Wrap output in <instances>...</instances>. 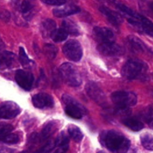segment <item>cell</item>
<instances>
[{"mask_svg": "<svg viewBox=\"0 0 153 153\" xmlns=\"http://www.w3.org/2000/svg\"><path fill=\"white\" fill-rule=\"evenodd\" d=\"M100 142L113 153H126L130 148V140L115 130L104 131L100 134Z\"/></svg>", "mask_w": 153, "mask_h": 153, "instance_id": "1", "label": "cell"}, {"mask_svg": "<svg viewBox=\"0 0 153 153\" xmlns=\"http://www.w3.org/2000/svg\"><path fill=\"white\" fill-rule=\"evenodd\" d=\"M148 70L147 64L138 59L128 60L122 68V75L128 80L142 77Z\"/></svg>", "mask_w": 153, "mask_h": 153, "instance_id": "2", "label": "cell"}, {"mask_svg": "<svg viewBox=\"0 0 153 153\" xmlns=\"http://www.w3.org/2000/svg\"><path fill=\"white\" fill-rule=\"evenodd\" d=\"M59 72L63 80L70 86L78 87L82 84V77L73 64L64 63L60 67Z\"/></svg>", "mask_w": 153, "mask_h": 153, "instance_id": "3", "label": "cell"}, {"mask_svg": "<svg viewBox=\"0 0 153 153\" xmlns=\"http://www.w3.org/2000/svg\"><path fill=\"white\" fill-rule=\"evenodd\" d=\"M62 100L65 105V113L70 117L79 120L83 117L84 115L86 114L87 111L85 108L71 96L67 94L63 95Z\"/></svg>", "mask_w": 153, "mask_h": 153, "instance_id": "4", "label": "cell"}, {"mask_svg": "<svg viewBox=\"0 0 153 153\" xmlns=\"http://www.w3.org/2000/svg\"><path fill=\"white\" fill-rule=\"evenodd\" d=\"M111 100L120 108H128L136 105L137 97L134 93L128 91H116L111 94Z\"/></svg>", "mask_w": 153, "mask_h": 153, "instance_id": "5", "label": "cell"}, {"mask_svg": "<svg viewBox=\"0 0 153 153\" xmlns=\"http://www.w3.org/2000/svg\"><path fill=\"white\" fill-rule=\"evenodd\" d=\"M63 52L68 59L77 62L81 60L83 55V50L80 43L76 40L67 41L63 46Z\"/></svg>", "mask_w": 153, "mask_h": 153, "instance_id": "6", "label": "cell"}, {"mask_svg": "<svg viewBox=\"0 0 153 153\" xmlns=\"http://www.w3.org/2000/svg\"><path fill=\"white\" fill-rule=\"evenodd\" d=\"M85 90L88 96L99 105H101L102 107H105L107 105V100H106L105 95L97 84L93 82H88L85 86Z\"/></svg>", "mask_w": 153, "mask_h": 153, "instance_id": "7", "label": "cell"}, {"mask_svg": "<svg viewBox=\"0 0 153 153\" xmlns=\"http://www.w3.org/2000/svg\"><path fill=\"white\" fill-rule=\"evenodd\" d=\"M21 108L13 102H4L0 104V119H12L20 114Z\"/></svg>", "mask_w": 153, "mask_h": 153, "instance_id": "8", "label": "cell"}, {"mask_svg": "<svg viewBox=\"0 0 153 153\" xmlns=\"http://www.w3.org/2000/svg\"><path fill=\"white\" fill-rule=\"evenodd\" d=\"M15 80L21 88L30 91L34 82V77L31 73L23 70H18L15 74Z\"/></svg>", "mask_w": 153, "mask_h": 153, "instance_id": "9", "label": "cell"}, {"mask_svg": "<svg viewBox=\"0 0 153 153\" xmlns=\"http://www.w3.org/2000/svg\"><path fill=\"white\" fill-rule=\"evenodd\" d=\"M94 35L100 43H115V36L113 31L105 27H95L94 28Z\"/></svg>", "mask_w": 153, "mask_h": 153, "instance_id": "10", "label": "cell"}, {"mask_svg": "<svg viewBox=\"0 0 153 153\" xmlns=\"http://www.w3.org/2000/svg\"><path fill=\"white\" fill-rule=\"evenodd\" d=\"M32 103L37 108H50L54 106V100L49 94L40 93L32 97Z\"/></svg>", "mask_w": 153, "mask_h": 153, "instance_id": "11", "label": "cell"}, {"mask_svg": "<svg viewBox=\"0 0 153 153\" xmlns=\"http://www.w3.org/2000/svg\"><path fill=\"white\" fill-rule=\"evenodd\" d=\"M97 49L100 53L106 56H118L123 55L124 52L122 47L115 43H100Z\"/></svg>", "mask_w": 153, "mask_h": 153, "instance_id": "12", "label": "cell"}, {"mask_svg": "<svg viewBox=\"0 0 153 153\" xmlns=\"http://www.w3.org/2000/svg\"><path fill=\"white\" fill-rule=\"evenodd\" d=\"M80 11V8L74 4H68L58 7L53 10V14L57 17H67L70 15L76 14Z\"/></svg>", "mask_w": 153, "mask_h": 153, "instance_id": "13", "label": "cell"}, {"mask_svg": "<svg viewBox=\"0 0 153 153\" xmlns=\"http://www.w3.org/2000/svg\"><path fill=\"white\" fill-rule=\"evenodd\" d=\"M100 10L102 14H104L107 17V19H108L111 23L114 24L115 25H118L122 23L123 19L119 13H116V12L111 10L110 8H108V7H104V6L100 7Z\"/></svg>", "mask_w": 153, "mask_h": 153, "instance_id": "14", "label": "cell"}, {"mask_svg": "<svg viewBox=\"0 0 153 153\" xmlns=\"http://www.w3.org/2000/svg\"><path fill=\"white\" fill-rule=\"evenodd\" d=\"M134 19H137L140 25V30L148 35L153 37V22L142 15L137 13Z\"/></svg>", "mask_w": 153, "mask_h": 153, "instance_id": "15", "label": "cell"}, {"mask_svg": "<svg viewBox=\"0 0 153 153\" xmlns=\"http://www.w3.org/2000/svg\"><path fill=\"white\" fill-rule=\"evenodd\" d=\"M55 29H56L55 22L50 19L44 20L40 25V33L43 37H51Z\"/></svg>", "mask_w": 153, "mask_h": 153, "instance_id": "16", "label": "cell"}, {"mask_svg": "<svg viewBox=\"0 0 153 153\" xmlns=\"http://www.w3.org/2000/svg\"><path fill=\"white\" fill-rule=\"evenodd\" d=\"M15 55L10 52H3L0 53V70L8 68L13 64Z\"/></svg>", "mask_w": 153, "mask_h": 153, "instance_id": "17", "label": "cell"}, {"mask_svg": "<svg viewBox=\"0 0 153 153\" xmlns=\"http://www.w3.org/2000/svg\"><path fill=\"white\" fill-rule=\"evenodd\" d=\"M58 128V122L56 120L49 121L43 127L41 132V137L43 139H46L52 136Z\"/></svg>", "mask_w": 153, "mask_h": 153, "instance_id": "18", "label": "cell"}, {"mask_svg": "<svg viewBox=\"0 0 153 153\" xmlns=\"http://www.w3.org/2000/svg\"><path fill=\"white\" fill-rule=\"evenodd\" d=\"M123 123L126 126H127L128 128L134 131H140V130H142L144 128L143 123L139 120L134 117L126 118L123 121Z\"/></svg>", "mask_w": 153, "mask_h": 153, "instance_id": "19", "label": "cell"}, {"mask_svg": "<svg viewBox=\"0 0 153 153\" xmlns=\"http://www.w3.org/2000/svg\"><path fill=\"white\" fill-rule=\"evenodd\" d=\"M62 28L67 32V34H70L72 35L77 36L80 34L78 25L76 22L70 19H64L62 22Z\"/></svg>", "mask_w": 153, "mask_h": 153, "instance_id": "20", "label": "cell"}, {"mask_svg": "<svg viewBox=\"0 0 153 153\" xmlns=\"http://www.w3.org/2000/svg\"><path fill=\"white\" fill-rule=\"evenodd\" d=\"M68 133L70 137L76 142H81L83 139V133L80 128L75 125H70L68 127Z\"/></svg>", "mask_w": 153, "mask_h": 153, "instance_id": "21", "label": "cell"}, {"mask_svg": "<svg viewBox=\"0 0 153 153\" xmlns=\"http://www.w3.org/2000/svg\"><path fill=\"white\" fill-rule=\"evenodd\" d=\"M128 43L131 45L132 49L136 52H143L145 49V45L143 44V41L134 36H129L128 37Z\"/></svg>", "mask_w": 153, "mask_h": 153, "instance_id": "22", "label": "cell"}, {"mask_svg": "<svg viewBox=\"0 0 153 153\" xmlns=\"http://www.w3.org/2000/svg\"><path fill=\"white\" fill-rule=\"evenodd\" d=\"M67 36H68V34L67 31L63 28H60L55 30V31L51 35V38L53 40V41L58 43V42H62L65 40L67 38Z\"/></svg>", "mask_w": 153, "mask_h": 153, "instance_id": "23", "label": "cell"}, {"mask_svg": "<svg viewBox=\"0 0 153 153\" xmlns=\"http://www.w3.org/2000/svg\"><path fill=\"white\" fill-rule=\"evenodd\" d=\"M19 61H20L21 64H22V66H24V67H26V68H31V67H32V66L34 65V62L28 58V55L25 53L23 47L19 48Z\"/></svg>", "mask_w": 153, "mask_h": 153, "instance_id": "24", "label": "cell"}, {"mask_svg": "<svg viewBox=\"0 0 153 153\" xmlns=\"http://www.w3.org/2000/svg\"><path fill=\"white\" fill-rule=\"evenodd\" d=\"M19 141V137L16 134L9 133L0 136V142L8 143V144H15Z\"/></svg>", "mask_w": 153, "mask_h": 153, "instance_id": "25", "label": "cell"}, {"mask_svg": "<svg viewBox=\"0 0 153 153\" xmlns=\"http://www.w3.org/2000/svg\"><path fill=\"white\" fill-rule=\"evenodd\" d=\"M141 144L147 150L153 151V136L150 134H144L141 136Z\"/></svg>", "mask_w": 153, "mask_h": 153, "instance_id": "26", "label": "cell"}, {"mask_svg": "<svg viewBox=\"0 0 153 153\" xmlns=\"http://www.w3.org/2000/svg\"><path fill=\"white\" fill-rule=\"evenodd\" d=\"M69 141H70V139H69L68 136L67 135L66 133L62 131V132L60 133L58 137L55 140V146L60 147V146H67V145H69Z\"/></svg>", "mask_w": 153, "mask_h": 153, "instance_id": "27", "label": "cell"}, {"mask_svg": "<svg viewBox=\"0 0 153 153\" xmlns=\"http://www.w3.org/2000/svg\"><path fill=\"white\" fill-rule=\"evenodd\" d=\"M43 51H44V53L46 55V57L50 58V59H53L57 55V49L53 45H45L44 48H43Z\"/></svg>", "mask_w": 153, "mask_h": 153, "instance_id": "28", "label": "cell"}, {"mask_svg": "<svg viewBox=\"0 0 153 153\" xmlns=\"http://www.w3.org/2000/svg\"><path fill=\"white\" fill-rule=\"evenodd\" d=\"M34 7V5L31 4L30 1H23L20 2V4L18 5V8L20 10V12L23 14H28Z\"/></svg>", "mask_w": 153, "mask_h": 153, "instance_id": "29", "label": "cell"}, {"mask_svg": "<svg viewBox=\"0 0 153 153\" xmlns=\"http://www.w3.org/2000/svg\"><path fill=\"white\" fill-rule=\"evenodd\" d=\"M117 7L118 9L121 10L122 12H123L125 14L128 15L130 18H134L136 15V12H134V10H131V8H129L128 7H127L126 5H124V4H120V3H118L117 4Z\"/></svg>", "mask_w": 153, "mask_h": 153, "instance_id": "30", "label": "cell"}, {"mask_svg": "<svg viewBox=\"0 0 153 153\" xmlns=\"http://www.w3.org/2000/svg\"><path fill=\"white\" fill-rule=\"evenodd\" d=\"M13 126L11 124L0 123V136L9 134L13 130Z\"/></svg>", "mask_w": 153, "mask_h": 153, "instance_id": "31", "label": "cell"}, {"mask_svg": "<svg viewBox=\"0 0 153 153\" xmlns=\"http://www.w3.org/2000/svg\"><path fill=\"white\" fill-rule=\"evenodd\" d=\"M55 147V141H49L46 145L40 148V149L37 150L34 153H49L52 149Z\"/></svg>", "mask_w": 153, "mask_h": 153, "instance_id": "32", "label": "cell"}, {"mask_svg": "<svg viewBox=\"0 0 153 153\" xmlns=\"http://www.w3.org/2000/svg\"><path fill=\"white\" fill-rule=\"evenodd\" d=\"M144 118L147 122H150L153 120V108L149 107L144 112Z\"/></svg>", "mask_w": 153, "mask_h": 153, "instance_id": "33", "label": "cell"}, {"mask_svg": "<svg viewBox=\"0 0 153 153\" xmlns=\"http://www.w3.org/2000/svg\"><path fill=\"white\" fill-rule=\"evenodd\" d=\"M43 3L47 4H50V5H57V6H61L63 4H66L65 1H58V0H43Z\"/></svg>", "mask_w": 153, "mask_h": 153, "instance_id": "34", "label": "cell"}, {"mask_svg": "<svg viewBox=\"0 0 153 153\" xmlns=\"http://www.w3.org/2000/svg\"><path fill=\"white\" fill-rule=\"evenodd\" d=\"M10 14L7 10H4V9H0V19L3 21H8L10 19Z\"/></svg>", "mask_w": 153, "mask_h": 153, "instance_id": "35", "label": "cell"}, {"mask_svg": "<svg viewBox=\"0 0 153 153\" xmlns=\"http://www.w3.org/2000/svg\"><path fill=\"white\" fill-rule=\"evenodd\" d=\"M68 149H69V145H67V146H60V147H58V149H57L56 152L55 153H66Z\"/></svg>", "mask_w": 153, "mask_h": 153, "instance_id": "36", "label": "cell"}, {"mask_svg": "<svg viewBox=\"0 0 153 153\" xmlns=\"http://www.w3.org/2000/svg\"><path fill=\"white\" fill-rule=\"evenodd\" d=\"M14 150L10 148H2L0 149V153H13Z\"/></svg>", "mask_w": 153, "mask_h": 153, "instance_id": "37", "label": "cell"}, {"mask_svg": "<svg viewBox=\"0 0 153 153\" xmlns=\"http://www.w3.org/2000/svg\"><path fill=\"white\" fill-rule=\"evenodd\" d=\"M3 46V43H2V41H1V40H0V49H1V47Z\"/></svg>", "mask_w": 153, "mask_h": 153, "instance_id": "38", "label": "cell"}, {"mask_svg": "<svg viewBox=\"0 0 153 153\" xmlns=\"http://www.w3.org/2000/svg\"><path fill=\"white\" fill-rule=\"evenodd\" d=\"M150 8L153 10V1L152 2H151V4H150Z\"/></svg>", "mask_w": 153, "mask_h": 153, "instance_id": "39", "label": "cell"}, {"mask_svg": "<svg viewBox=\"0 0 153 153\" xmlns=\"http://www.w3.org/2000/svg\"><path fill=\"white\" fill-rule=\"evenodd\" d=\"M97 153H107V152H104V151H100V152H98Z\"/></svg>", "mask_w": 153, "mask_h": 153, "instance_id": "40", "label": "cell"}]
</instances>
